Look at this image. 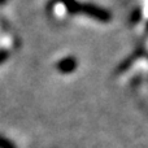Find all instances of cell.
Wrapping results in <instances>:
<instances>
[{"mask_svg":"<svg viewBox=\"0 0 148 148\" xmlns=\"http://www.w3.org/2000/svg\"><path fill=\"white\" fill-rule=\"evenodd\" d=\"M7 59H8V52L0 51V64H3V62H4Z\"/></svg>","mask_w":148,"mask_h":148,"instance_id":"cell-4","label":"cell"},{"mask_svg":"<svg viewBox=\"0 0 148 148\" xmlns=\"http://www.w3.org/2000/svg\"><path fill=\"white\" fill-rule=\"evenodd\" d=\"M77 68V61L73 57H66V59H62L61 61L57 62V70L60 73H72Z\"/></svg>","mask_w":148,"mask_h":148,"instance_id":"cell-2","label":"cell"},{"mask_svg":"<svg viewBox=\"0 0 148 148\" xmlns=\"http://www.w3.org/2000/svg\"><path fill=\"white\" fill-rule=\"evenodd\" d=\"M0 148H16V147L12 142H9L8 139L0 136Z\"/></svg>","mask_w":148,"mask_h":148,"instance_id":"cell-3","label":"cell"},{"mask_svg":"<svg viewBox=\"0 0 148 148\" xmlns=\"http://www.w3.org/2000/svg\"><path fill=\"white\" fill-rule=\"evenodd\" d=\"M7 0H0V4H3V3H5Z\"/></svg>","mask_w":148,"mask_h":148,"instance_id":"cell-5","label":"cell"},{"mask_svg":"<svg viewBox=\"0 0 148 148\" xmlns=\"http://www.w3.org/2000/svg\"><path fill=\"white\" fill-rule=\"evenodd\" d=\"M81 13H84V14L90 16L91 18H95V20L101 21V22H107V21L110 20V14L107 10L95 4H90V3H82Z\"/></svg>","mask_w":148,"mask_h":148,"instance_id":"cell-1","label":"cell"}]
</instances>
